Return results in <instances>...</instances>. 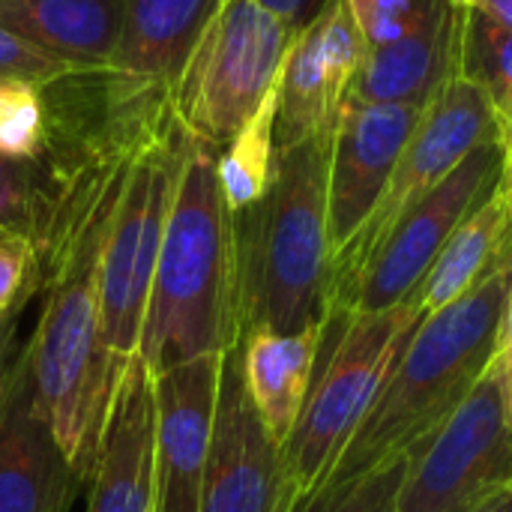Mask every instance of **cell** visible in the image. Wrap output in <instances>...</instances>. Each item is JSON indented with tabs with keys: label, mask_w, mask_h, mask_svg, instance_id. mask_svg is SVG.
Returning <instances> with one entry per match:
<instances>
[{
	"label": "cell",
	"mask_w": 512,
	"mask_h": 512,
	"mask_svg": "<svg viewBox=\"0 0 512 512\" xmlns=\"http://www.w3.org/2000/svg\"><path fill=\"white\" fill-rule=\"evenodd\" d=\"M54 207V183L48 171L0 159V231L21 234L39 246Z\"/></svg>",
	"instance_id": "cell-24"
},
{
	"label": "cell",
	"mask_w": 512,
	"mask_h": 512,
	"mask_svg": "<svg viewBox=\"0 0 512 512\" xmlns=\"http://www.w3.org/2000/svg\"><path fill=\"white\" fill-rule=\"evenodd\" d=\"M327 141L279 147L264 198L234 213L240 339L255 330L297 333L333 318Z\"/></svg>",
	"instance_id": "cell-2"
},
{
	"label": "cell",
	"mask_w": 512,
	"mask_h": 512,
	"mask_svg": "<svg viewBox=\"0 0 512 512\" xmlns=\"http://www.w3.org/2000/svg\"><path fill=\"white\" fill-rule=\"evenodd\" d=\"M126 18V0H0V27L72 72L108 69Z\"/></svg>",
	"instance_id": "cell-18"
},
{
	"label": "cell",
	"mask_w": 512,
	"mask_h": 512,
	"mask_svg": "<svg viewBox=\"0 0 512 512\" xmlns=\"http://www.w3.org/2000/svg\"><path fill=\"white\" fill-rule=\"evenodd\" d=\"M453 3H462V0H453Z\"/></svg>",
	"instance_id": "cell-35"
},
{
	"label": "cell",
	"mask_w": 512,
	"mask_h": 512,
	"mask_svg": "<svg viewBox=\"0 0 512 512\" xmlns=\"http://www.w3.org/2000/svg\"><path fill=\"white\" fill-rule=\"evenodd\" d=\"M512 486V417L501 357L408 456L393 512H471Z\"/></svg>",
	"instance_id": "cell-8"
},
{
	"label": "cell",
	"mask_w": 512,
	"mask_h": 512,
	"mask_svg": "<svg viewBox=\"0 0 512 512\" xmlns=\"http://www.w3.org/2000/svg\"><path fill=\"white\" fill-rule=\"evenodd\" d=\"M285 453L264 429L240 372L237 345L222 357V384L198 512H291Z\"/></svg>",
	"instance_id": "cell-10"
},
{
	"label": "cell",
	"mask_w": 512,
	"mask_h": 512,
	"mask_svg": "<svg viewBox=\"0 0 512 512\" xmlns=\"http://www.w3.org/2000/svg\"><path fill=\"white\" fill-rule=\"evenodd\" d=\"M42 270L33 240L21 234H0V318L24 312L39 297Z\"/></svg>",
	"instance_id": "cell-27"
},
{
	"label": "cell",
	"mask_w": 512,
	"mask_h": 512,
	"mask_svg": "<svg viewBox=\"0 0 512 512\" xmlns=\"http://www.w3.org/2000/svg\"><path fill=\"white\" fill-rule=\"evenodd\" d=\"M462 6L468 12L486 18L489 24L512 33V0H462Z\"/></svg>",
	"instance_id": "cell-30"
},
{
	"label": "cell",
	"mask_w": 512,
	"mask_h": 512,
	"mask_svg": "<svg viewBox=\"0 0 512 512\" xmlns=\"http://www.w3.org/2000/svg\"><path fill=\"white\" fill-rule=\"evenodd\" d=\"M66 72H72V69H66L54 57L42 54L39 48H33L21 36L9 33L6 27H0V81L3 78H24L33 84H48Z\"/></svg>",
	"instance_id": "cell-28"
},
{
	"label": "cell",
	"mask_w": 512,
	"mask_h": 512,
	"mask_svg": "<svg viewBox=\"0 0 512 512\" xmlns=\"http://www.w3.org/2000/svg\"><path fill=\"white\" fill-rule=\"evenodd\" d=\"M417 324L420 315L411 300L396 309L333 315L327 321V339L333 345L324 369H315L300 420L282 447L297 501L327 486Z\"/></svg>",
	"instance_id": "cell-4"
},
{
	"label": "cell",
	"mask_w": 512,
	"mask_h": 512,
	"mask_svg": "<svg viewBox=\"0 0 512 512\" xmlns=\"http://www.w3.org/2000/svg\"><path fill=\"white\" fill-rule=\"evenodd\" d=\"M261 3L270 6L273 12H279L282 18L294 21V24H303L321 6V0H261Z\"/></svg>",
	"instance_id": "cell-32"
},
{
	"label": "cell",
	"mask_w": 512,
	"mask_h": 512,
	"mask_svg": "<svg viewBox=\"0 0 512 512\" xmlns=\"http://www.w3.org/2000/svg\"><path fill=\"white\" fill-rule=\"evenodd\" d=\"M324 333L327 324L297 333L255 330L237 342L246 393L279 447L288 444L312 390Z\"/></svg>",
	"instance_id": "cell-19"
},
{
	"label": "cell",
	"mask_w": 512,
	"mask_h": 512,
	"mask_svg": "<svg viewBox=\"0 0 512 512\" xmlns=\"http://www.w3.org/2000/svg\"><path fill=\"white\" fill-rule=\"evenodd\" d=\"M465 6L444 0L408 36L366 48L351 84V99L375 105H426L459 69Z\"/></svg>",
	"instance_id": "cell-16"
},
{
	"label": "cell",
	"mask_w": 512,
	"mask_h": 512,
	"mask_svg": "<svg viewBox=\"0 0 512 512\" xmlns=\"http://www.w3.org/2000/svg\"><path fill=\"white\" fill-rule=\"evenodd\" d=\"M459 69L486 93L501 126L512 132V33L465 9Z\"/></svg>",
	"instance_id": "cell-22"
},
{
	"label": "cell",
	"mask_w": 512,
	"mask_h": 512,
	"mask_svg": "<svg viewBox=\"0 0 512 512\" xmlns=\"http://www.w3.org/2000/svg\"><path fill=\"white\" fill-rule=\"evenodd\" d=\"M153 432V375L141 357H135L117 387L102 447L87 480V512H156Z\"/></svg>",
	"instance_id": "cell-15"
},
{
	"label": "cell",
	"mask_w": 512,
	"mask_h": 512,
	"mask_svg": "<svg viewBox=\"0 0 512 512\" xmlns=\"http://www.w3.org/2000/svg\"><path fill=\"white\" fill-rule=\"evenodd\" d=\"M510 288L512 273H501L417 324L327 483L387 468L447 423L501 348Z\"/></svg>",
	"instance_id": "cell-3"
},
{
	"label": "cell",
	"mask_w": 512,
	"mask_h": 512,
	"mask_svg": "<svg viewBox=\"0 0 512 512\" xmlns=\"http://www.w3.org/2000/svg\"><path fill=\"white\" fill-rule=\"evenodd\" d=\"M78 489H84V480L36 408L18 354L0 408V512H69Z\"/></svg>",
	"instance_id": "cell-14"
},
{
	"label": "cell",
	"mask_w": 512,
	"mask_h": 512,
	"mask_svg": "<svg viewBox=\"0 0 512 512\" xmlns=\"http://www.w3.org/2000/svg\"><path fill=\"white\" fill-rule=\"evenodd\" d=\"M501 135L504 126L486 93L462 69H456L423 105V114L393 168L381 201L357 237L333 258V276L369 255L405 210H411L438 183H444L480 144L498 141Z\"/></svg>",
	"instance_id": "cell-9"
},
{
	"label": "cell",
	"mask_w": 512,
	"mask_h": 512,
	"mask_svg": "<svg viewBox=\"0 0 512 512\" xmlns=\"http://www.w3.org/2000/svg\"><path fill=\"white\" fill-rule=\"evenodd\" d=\"M0 234H3V231H0Z\"/></svg>",
	"instance_id": "cell-36"
},
{
	"label": "cell",
	"mask_w": 512,
	"mask_h": 512,
	"mask_svg": "<svg viewBox=\"0 0 512 512\" xmlns=\"http://www.w3.org/2000/svg\"><path fill=\"white\" fill-rule=\"evenodd\" d=\"M222 357L207 354L153 375L156 512H198L219 405Z\"/></svg>",
	"instance_id": "cell-13"
},
{
	"label": "cell",
	"mask_w": 512,
	"mask_h": 512,
	"mask_svg": "<svg viewBox=\"0 0 512 512\" xmlns=\"http://www.w3.org/2000/svg\"><path fill=\"white\" fill-rule=\"evenodd\" d=\"M423 114V105L345 99L327 141V234L336 258L366 225Z\"/></svg>",
	"instance_id": "cell-12"
},
{
	"label": "cell",
	"mask_w": 512,
	"mask_h": 512,
	"mask_svg": "<svg viewBox=\"0 0 512 512\" xmlns=\"http://www.w3.org/2000/svg\"><path fill=\"white\" fill-rule=\"evenodd\" d=\"M219 0H126L117 54L105 69L129 90L171 96Z\"/></svg>",
	"instance_id": "cell-17"
},
{
	"label": "cell",
	"mask_w": 512,
	"mask_h": 512,
	"mask_svg": "<svg viewBox=\"0 0 512 512\" xmlns=\"http://www.w3.org/2000/svg\"><path fill=\"white\" fill-rule=\"evenodd\" d=\"M363 57L366 39L348 3L321 0L300 24L279 75L276 147L330 138Z\"/></svg>",
	"instance_id": "cell-11"
},
{
	"label": "cell",
	"mask_w": 512,
	"mask_h": 512,
	"mask_svg": "<svg viewBox=\"0 0 512 512\" xmlns=\"http://www.w3.org/2000/svg\"><path fill=\"white\" fill-rule=\"evenodd\" d=\"M216 156V147L186 141L138 342L150 375L240 342L234 213L219 186Z\"/></svg>",
	"instance_id": "cell-1"
},
{
	"label": "cell",
	"mask_w": 512,
	"mask_h": 512,
	"mask_svg": "<svg viewBox=\"0 0 512 512\" xmlns=\"http://www.w3.org/2000/svg\"><path fill=\"white\" fill-rule=\"evenodd\" d=\"M48 147V111L42 84L24 78L0 81V159L36 165Z\"/></svg>",
	"instance_id": "cell-23"
},
{
	"label": "cell",
	"mask_w": 512,
	"mask_h": 512,
	"mask_svg": "<svg viewBox=\"0 0 512 512\" xmlns=\"http://www.w3.org/2000/svg\"><path fill=\"white\" fill-rule=\"evenodd\" d=\"M186 129L171 114L138 150L120 201L114 207L102 249V360L108 384L117 387L138 357V342L150 306L156 258L186 153Z\"/></svg>",
	"instance_id": "cell-6"
},
{
	"label": "cell",
	"mask_w": 512,
	"mask_h": 512,
	"mask_svg": "<svg viewBox=\"0 0 512 512\" xmlns=\"http://www.w3.org/2000/svg\"><path fill=\"white\" fill-rule=\"evenodd\" d=\"M297 30L261 0H219L171 93L186 135L222 150L279 87Z\"/></svg>",
	"instance_id": "cell-5"
},
{
	"label": "cell",
	"mask_w": 512,
	"mask_h": 512,
	"mask_svg": "<svg viewBox=\"0 0 512 512\" xmlns=\"http://www.w3.org/2000/svg\"><path fill=\"white\" fill-rule=\"evenodd\" d=\"M471 512H512V486L495 492L492 498H486L483 504H477Z\"/></svg>",
	"instance_id": "cell-34"
},
{
	"label": "cell",
	"mask_w": 512,
	"mask_h": 512,
	"mask_svg": "<svg viewBox=\"0 0 512 512\" xmlns=\"http://www.w3.org/2000/svg\"><path fill=\"white\" fill-rule=\"evenodd\" d=\"M24 312H12V315H3L0 318V408L6 402V393H9V384H12V372H15V363H18V354L21 348L15 345L18 342V321H21Z\"/></svg>",
	"instance_id": "cell-29"
},
{
	"label": "cell",
	"mask_w": 512,
	"mask_h": 512,
	"mask_svg": "<svg viewBox=\"0 0 512 512\" xmlns=\"http://www.w3.org/2000/svg\"><path fill=\"white\" fill-rule=\"evenodd\" d=\"M402 474H405V456L372 474L327 483L318 492L300 498L291 512H393Z\"/></svg>",
	"instance_id": "cell-25"
},
{
	"label": "cell",
	"mask_w": 512,
	"mask_h": 512,
	"mask_svg": "<svg viewBox=\"0 0 512 512\" xmlns=\"http://www.w3.org/2000/svg\"><path fill=\"white\" fill-rule=\"evenodd\" d=\"M501 273H512V222L501 189H495L450 234L411 303L423 321L465 300Z\"/></svg>",
	"instance_id": "cell-20"
},
{
	"label": "cell",
	"mask_w": 512,
	"mask_h": 512,
	"mask_svg": "<svg viewBox=\"0 0 512 512\" xmlns=\"http://www.w3.org/2000/svg\"><path fill=\"white\" fill-rule=\"evenodd\" d=\"M501 150H504V162H501V180H498V189L504 195V204L510 210V222H512V132L504 129L501 135Z\"/></svg>",
	"instance_id": "cell-33"
},
{
	"label": "cell",
	"mask_w": 512,
	"mask_h": 512,
	"mask_svg": "<svg viewBox=\"0 0 512 512\" xmlns=\"http://www.w3.org/2000/svg\"><path fill=\"white\" fill-rule=\"evenodd\" d=\"M501 366H504V381H507V402H510L512 417V288L507 297V309H504V327H501V348H498Z\"/></svg>",
	"instance_id": "cell-31"
},
{
	"label": "cell",
	"mask_w": 512,
	"mask_h": 512,
	"mask_svg": "<svg viewBox=\"0 0 512 512\" xmlns=\"http://www.w3.org/2000/svg\"><path fill=\"white\" fill-rule=\"evenodd\" d=\"M276 111L279 87L264 99L252 120L219 150L216 174L231 213H243L264 198L276 171Z\"/></svg>",
	"instance_id": "cell-21"
},
{
	"label": "cell",
	"mask_w": 512,
	"mask_h": 512,
	"mask_svg": "<svg viewBox=\"0 0 512 512\" xmlns=\"http://www.w3.org/2000/svg\"><path fill=\"white\" fill-rule=\"evenodd\" d=\"M366 48L390 45L420 27L444 0H345Z\"/></svg>",
	"instance_id": "cell-26"
},
{
	"label": "cell",
	"mask_w": 512,
	"mask_h": 512,
	"mask_svg": "<svg viewBox=\"0 0 512 512\" xmlns=\"http://www.w3.org/2000/svg\"><path fill=\"white\" fill-rule=\"evenodd\" d=\"M501 162V138L486 141L423 201L405 210L369 255L333 276V315H369L408 303L450 234L498 189Z\"/></svg>",
	"instance_id": "cell-7"
}]
</instances>
